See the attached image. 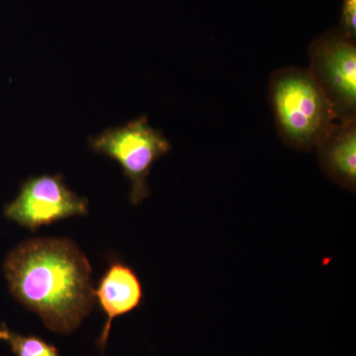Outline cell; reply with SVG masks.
<instances>
[{
  "instance_id": "cell-1",
  "label": "cell",
  "mask_w": 356,
  "mask_h": 356,
  "mask_svg": "<svg viewBox=\"0 0 356 356\" xmlns=\"http://www.w3.org/2000/svg\"><path fill=\"white\" fill-rule=\"evenodd\" d=\"M4 273L14 298L57 334H70L95 305L90 264L69 238H32L13 248Z\"/></svg>"
},
{
  "instance_id": "cell-2",
  "label": "cell",
  "mask_w": 356,
  "mask_h": 356,
  "mask_svg": "<svg viewBox=\"0 0 356 356\" xmlns=\"http://www.w3.org/2000/svg\"><path fill=\"white\" fill-rule=\"evenodd\" d=\"M268 98L278 135L293 149L310 151L337 122L329 100L308 70H275L269 79Z\"/></svg>"
},
{
  "instance_id": "cell-3",
  "label": "cell",
  "mask_w": 356,
  "mask_h": 356,
  "mask_svg": "<svg viewBox=\"0 0 356 356\" xmlns=\"http://www.w3.org/2000/svg\"><path fill=\"white\" fill-rule=\"evenodd\" d=\"M89 147L95 153L116 161L130 180V201L134 205L149 195L147 177L154 163L172 149L161 131L156 130L147 117L129 122L123 127L109 128L89 139Z\"/></svg>"
},
{
  "instance_id": "cell-4",
  "label": "cell",
  "mask_w": 356,
  "mask_h": 356,
  "mask_svg": "<svg viewBox=\"0 0 356 356\" xmlns=\"http://www.w3.org/2000/svg\"><path fill=\"white\" fill-rule=\"evenodd\" d=\"M310 72L329 100L337 121L356 119V44L341 28L309 47Z\"/></svg>"
},
{
  "instance_id": "cell-5",
  "label": "cell",
  "mask_w": 356,
  "mask_h": 356,
  "mask_svg": "<svg viewBox=\"0 0 356 356\" xmlns=\"http://www.w3.org/2000/svg\"><path fill=\"white\" fill-rule=\"evenodd\" d=\"M88 199L67 188L64 177L41 175L23 182L19 194L4 208V216L36 232L41 226L74 216H86Z\"/></svg>"
},
{
  "instance_id": "cell-6",
  "label": "cell",
  "mask_w": 356,
  "mask_h": 356,
  "mask_svg": "<svg viewBox=\"0 0 356 356\" xmlns=\"http://www.w3.org/2000/svg\"><path fill=\"white\" fill-rule=\"evenodd\" d=\"M93 294L95 303L106 317L97 341L98 348L103 351L106 348L112 323L115 318L131 313L142 305L144 289L139 276L132 267L124 262L114 261L110 262Z\"/></svg>"
},
{
  "instance_id": "cell-7",
  "label": "cell",
  "mask_w": 356,
  "mask_h": 356,
  "mask_svg": "<svg viewBox=\"0 0 356 356\" xmlns=\"http://www.w3.org/2000/svg\"><path fill=\"white\" fill-rule=\"evenodd\" d=\"M315 149L325 175L339 186L355 192L356 119L337 121Z\"/></svg>"
},
{
  "instance_id": "cell-8",
  "label": "cell",
  "mask_w": 356,
  "mask_h": 356,
  "mask_svg": "<svg viewBox=\"0 0 356 356\" xmlns=\"http://www.w3.org/2000/svg\"><path fill=\"white\" fill-rule=\"evenodd\" d=\"M7 343L16 356H60L55 346L34 334L22 336L10 332Z\"/></svg>"
},
{
  "instance_id": "cell-9",
  "label": "cell",
  "mask_w": 356,
  "mask_h": 356,
  "mask_svg": "<svg viewBox=\"0 0 356 356\" xmlns=\"http://www.w3.org/2000/svg\"><path fill=\"white\" fill-rule=\"evenodd\" d=\"M341 29L355 39L356 37V0H343L341 10Z\"/></svg>"
},
{
  "instance_id": "cell-10",
  "label": "cell",
  "mask_w": 356,
  "mask_h": 356,
  "mask_svg": "<svg viewBox=\"0 0 356 356\" xmlns=\"http://www.w3.org/2000/svg\"><path fill=\"white\" fill-rule=\"evenodd\" d=\"M10 330L7 329L6 325L0 327V341H7L8 339L9 334H10Z\"/></svg>"
}]
</instances>
